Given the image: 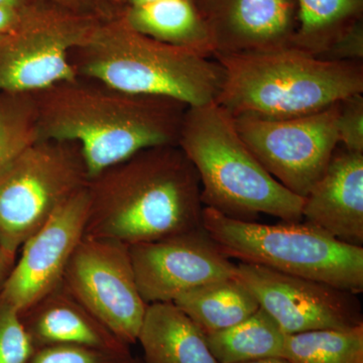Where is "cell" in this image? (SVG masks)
Masks as SVG:
<instances>
[{"label": "cell", "mask_w": 363, "mask_h": 363, "mask_svg": "<svg viewBox=\"0 0 363 363\" xmlns=\"http://www.w3.org/2000/svg\"><path fill=\"white\" fill-rule=\"evenodd\" d=\"M87 214L85 188L62 205L23 243L13 271L0 290V302L20 313L63 281L69 260L84 236Z\"/></svg>", "instance_id": "obj_13"}, {"label": "cell", "mask_w": 363, "mask_h": 363, "mask_svg": "<svg viewBox=\"0 0 363 363\" xmlns=\"http://www.w3.org/2000/svg\"><path fill=\"white\" fill-rule=\"evenodd\" d=\"M20 317L35 350L74 345L107 352H131V346L107 329L67 290L63 281L20 312Z\"/></svg>", "instance_id": "obj_16"}, {"label": "cell", "mask_w": 363, "mask_h": 363, "mask_svg": "<svg viewBox=\"0 0 363 363\" xmlns=\"http://www.w3.org/2000/svg\"><path fill=\"white\" fill-rule=\"evenodd\" d=\"M202 225L229 259L357 295L363 291V247L344 243L311 224L283 221L269 225L204 207Z\"/></svg>", "instance_id": "obj_6"}, {"label": "cell", "mask_w": 363, "mask_h": 363, "mask_svg": "<svg viewBox=\"0 0 363 363\" xmlns=\"http://www.w3.org/2000/svg\"><path fill=\"white\" fill-rule=\"evenodd\" d=\"M318 58L330 62L363 63V26L362 21L348 28L326 52Z\"/></svg>", "instance_id": "obj_27"}, {"label": "cell", "mask_w": 363, "mask_h": 363, "mask_svg": "<svg viewBox=\"0 0 363 363\" xmlns=\"http://www.w3.org/2000/svg\"><path fill=\"white\" fill-rule=\"evenodd\" d=\"M35 351L20 313L0 302V363H28Z\"/></svg>", "instance_id": "obj_24"}, {"label": "cell", "mask_w": 363, "mask_h": 363, "mask_svg": "<svg viewBox=\"0 0 363 363\" xmlns=\"http://www.w3.org/2000/svg\"><path fill=\"white\" fill-rule=\"evenodd\" d=\"M84 235L124 245L203 227L201 185L179 145L140 150L90 177Z\"/></svg>", "instance_id": "obj_1"}, {"label": "cell", "mask_w": 363, "mask_h": 363, "mask_svg": "<svg viewBox=\"0 0 363 363\" xmlns=\"http://www.w3.org/2000/svg\"><path fill=\"white\" fill-rule=\"evenodd\" d=\"M130 363H143V358L138 357H133V360Z\"/></svg>", "instance_id": "obj_34"}, {"label": "cell", "mask_w": 363, "mask_h": 363, "mask_svg": "<svg viewBox=\"0 0 363 363\" xmlns=\"http://www.w3.org/2000/svg\"><path fill=\"white\" fill-rule=\"evenodd\" d=\"M340 102L292 118L233 117L236 130L260 164L294 194L304 198L326 171L339 145Z\"/></svg>", "instance_id": "obj_9"}, {"label": "cell", "mask_w": 363, "mask_h": 363, "mask_svg": "<svg viewBox=\"0 0 363 363\" xmlns=\"http://www.w3.org/2000/svg\"><path fill=\"white\" fill-rule=\"evenodd\" d=\"M245 363H291L286 358L274 357L267 358V359L257 360V362H245Z\"/></svg>", "instance_id": "obj_32"}, {"label": "cell", "mask_w": 363, "mask_h": 363, "mask_svg": "<svg viewBox=\"0 0 363 363\" xmlns=\"http://www.w3.org/2000/svg\"><path fill=\"white\" fill-rule=\"evenodd\" d=\"M40 138L33 93L0 92V169Z\"/></svg>", "instance_id": "obj_23"}, {"label": "cell", "mask_w": 363, "mask_h": 363, "mask_svg": "<svg viewBox=\"0 0 363 363\" xmlns=\"http://www.w3.org/2000/svg\"><path fill=\"white\" fill-rule=\"evenodd\" d=\"M43 2L42 0H0V6L13 9H26Z\"/></svg>", "instance_id": "obj_31"}, {"label": "cell", "mask_w": 363, "mask_h": 363, "mask_svg": "<svg viewBox=\"0 0 363 363\" xmlns=\"http://www.w3.org/2000/svg\"><path fill=\"white\" fill-rule=\"evenodd\" d=\"M173 303L205 335L240 323L259 309L255 296L233 277L182 294Z\"/></svg>", "instance_id": "obj_19"}, {"label": "cell", "mask_w": 363, "mask_h": 363, "mask_svg": "<svg viewBox=\"0 0 363 363\" xmlns=\"http://www.w3.org/2000/svg\"><path fill=\"white\" fill-rule=\"evenodd\" d=\"M213 58L224 71L215 102L233 117L308 116L363 93V63L324 61L294 47Z\"/></svg>", "instance_id": "obj_4"}, {"label": "cell", "mask_w": 363, "mask_h": 363, "mask_svg": "<svg viewBox=\"0 0 363 363\" xmlns=\"http://www.w3.org/2000/svg\"><path fill=\"white\" fill-rule=\"evenodd\" d=\"M30 7H26V9H13V7L0 6V35L13 28L21 21L23 14L26 13V11Z\"/></svg>", "instance_id": "obj_28"}, {"label": "cell", "mask_w": 363, "mask_h": 363, "mask_svg": "<svg viewBox=\"0 0 363 363\" xmlns=\"http://www.w3.org/2000/svg\"><path fill=\"white\" fill-rule=\"evenodd\" d=\"M33 95L40 138L77 143L89 178L140 150L178 145L189 107L78 76Z\"/></svg>", "instance_id": "obj_2"}, {"label": "cell", "mask_w": 363, "mask_h": 363, "mask_svg": "<svg viewBox=\"0 0 363 363\" xmlns=\"http://www.w3.org/2000/svg\"><path fill=\"white\" fill-rule=\"evenodd\" d=\"M178 145L199 176L204 207L240 220L267 214L303 221L304 198L264 169L241 138L233 116L216 102L188 107Z\"/></svg>", "instance_id": "obj_5"}, {"label": "cell", "mask_w": 363, "mask_h": 363, "mask_svg": "<svg viewBox=\"0 0 363 363\" xmlns=\"http://www.w3.org/2000/svg\"><path fill=\"white\" fill-rule=\"evenodd\" d=\"M133 353L107 352L74 345H54L35 350L28 363H130Z\"/></svg>", "instance_id": "obj_25"}, {"label": "cell", "mask_w": 363, "mask_h": 363, "mask_svg": "<svg viewBox=\"0 0 363 363\" xmlns=\"http://www.w3.org/2000/svg\"><path fill=\"white\" fill-rule=\"evenodd\" d=\"M192 1L209 30L214 55L269 52L292 47L297 28L295 0Z\"/></svg>", "instance_id": "obj_14"}, {"label": "cell", "mask_w": 363, "mask_h": 363, "mask_svg": "<svg viewBox=\"0 0 363 363\" xmlns=\"http://www.w3.org/2000/svg\"><path fill=\"white\" fill-rule=\"evenodd\" d=\"M63 284L117 338L130 346L138 342L147 305L136 284L130 245L83 236Z\"/></svg>", "instance_id": "obj_10"}, {"label": "cell", "mask_w": 363, "mask_h": 363, "mask_svg": "<svg viewBox=\"0 0 363 363\" xmlns=\"http://www.w3.org/2000/svg\"><path fill=\"white\" fill-rule=\"evenodd\" d=\"M297 28L292 47L320 57L362 21L363 0H296Z\"/></svg>", "instance_id": "obj_21"}, {"label": "cell", "mask_w": 363, "mask_h": 363, "mask_svg": "<svg viewBox=\"0 0 363 363\" xmlns=\"http://www.w3.org/2000/svg\"><path fill=\"white\" fill-rule=\"evenodd\" d=\"M284 358L291 363H363V324L290 334Z\"/></svg>", "instance_id": "obj_22"}, {"label": "cell", "mask_w": 363, "mask_h": 363, "mask_svg": "<svg viewBox=\"0 0 363 363\" xmlns=\"http://www.w3.org/2000/svg\"><path fill=\"white\" fill-rule=\"evenodd\" d=\"M130 6L128 7H136V6H145V4H152V2H156L157 0H128Z\"/></svg>", "instance_id": "obj_33"}, {"label": "cell", "mask_w": 363, "mask_h": 363, "mask_svg": "<svg viewBox=\"0 0 363 363\" xmlns=\"http://www.w3.org/2000/svg\"><path fill=\"white\" fill-rule=\"evenodd\" d=\"M138 291L145 304L173 303L182 294L233 278L235 264L201 228L130 245Z\"/></svg>", "instance_id": "obj_12"}, {"label": "cell", "mask_w": 363, "mask_h": 363, "mask_svg": "<svg viewBox=\"0 0 363 363\" xmlns=\"http://www.w3.org/2000/svg\"><path fill=\"white\" fill-rule=\"evenodd\" d=\"M16 259H18V255L9 252L0 245V290L13 271Z\"/></svg>", "instance_id": "obj_29"}, {"label": "cell", "mask_w": 363, "mask_h": 363, "mask_svg": "<svg viewBox=\"0 0 363 363\" xmlns=\"http://www.w3.org/2000/svg\"><path fill=\"white\" fill-rule=\"evenodd\" d=\"M100 18L40 2L0 35V92L35 93L77 77L74 50Z\"/></svg>", "instance_id": "obj_8"}, {"label": "cell", "mask_w": 363, "mask_h": 363, "mask_svg": "<svg viewBox=\"0 0 363 363\" xmlns=\"http://www.w3.org/2000/svg\"><path fill=\"white\" fill-rule=\"evenodd\" d=\"M306 223L354 247L363 245V152L335 150L321 178L304 197Z\"/></svg>", "instance_id": "obj_15"}, {"label": "cell", "mask_w": 363, "mask_h": 363, "mask_svg": "<svg viewBox=\"0 0 363 363\" xmlns=\"http://www.w3.org/2000/svg\"><path fill=\"white\" fill-rule=\"evenodd\" d=\"M89 175L75 143L39 140L0 169V245L18 255L62 205L86 188Z\"/></svg>", "instance_id": "obj_7"}, {"label": "cell", "mask_w": 363, "mask_h": 363, "mask_svg": "<svg viewBox=\"0 0 363 363\" xmlns=\"http://www.w3.org/2000/svg\"><path fill=\"white\" fill-rule=\"evenodd\" d=\"M286 336L279 325L259 308L240 323L206 334V340L217 362L245 363L284 358Z\"/></svg>", "instance_id": "obj_20"}, {"label": "cell", "mask_w": 363, "mask_h": 363, "mask_svg": "<svg viewBox=\"0 0 363 363\" xmlns=\"http://www.w3.org/2000/svg\"><path fill=\"white\" fill-rule=\"evenodd\" d=\"M42 1L61 7V9H68V11H75V13H88V9L94 0H42Z\"/></svg>", "instance_id": "obj_30"}, {"label": "cell", "mask_w": 363, "mask_h": 363, "mask_svg": "<svg viewBox=\"0 0 363 363\" xmlns=\"http://www.w3.org/2000/svg\"><path fill=\"white\" fill-rule=\"evenodd\" d=\"M233 278L255 296L259 308L288 335L363 324L357 294L245 262L235 264Z\"/></svg>", "instance_id": "obj_11"}, {"label": "cell", "mask_w": 363, "mask_h": 363, "mask_svg": "<svg viewBox=\"0 0 363 363\" xmlns=\"http://www.w3.org/2000/svg\"><path fill=\"white\" fill-rule=\"evenodd\" d=\"M138 342L143 363H218L204 332L174 303L147 305Z\"/></svg>", "instance_id": "obj_17"}, {"label": "cell", "mask_w": 363, "mask_h": 363, "mask_svg": "<svg viewBox=\"0 0 363 363\" xmlns=\"http://www.w3.org/2000/svg\"><path fill=\"white\" fill-rule=\"evenodd\" d=\"M121 16L143 35L213 57L209 30L192 0H157L145 6L128 7Z\"/></svg>", "instance_id": "obj_18"}, {"label": "cell", "mask_w": 363, "mask_h": 363, "mask_svg": "<svg viewBox=\"0 0 363 363\" xmlns=\"http://www.w3.org/2000/svg\"><path fill=\"white\" fill-rule=\"evenodd\" d=\"M78 77L130 94L171 98L187 106L216 101L224 71L213 57L154 39L131 28L121 16L95 26L74 50Z\"/></svg>", "instance_id": "obj_3"}, {"label": "cell", "mask_w": 363, "mask_h": 363, "mask_svg": "<svg viewBox=\"0 0 363 363\" xmlns=\"http://www.w3.org/2000/svg\"><path fill=\"white\" fill-rule=\"evenodd\" d=\"M339 145L351 152H363V96L353 95L340 102L337 117Z\"/></svg>", "instance_id": "obj_26"}]
</instances>
